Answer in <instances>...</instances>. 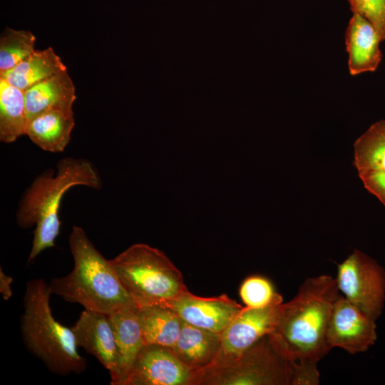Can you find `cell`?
Returning a JSON list of instances; mask_svg holds the SVG:
<instances>
[{
	"label": "cell",
	"mask_w": 385,
	"mask_h": 385,
	"mask_svg": "<svg viewBox=\"0 0 385 385\" xmlns=\"http://www.w3.org/2000/svg\"><path fill=\"white\" fill-rule=\"evenodd\" d=\"M339 295L336 279L322 274L305 279L296 296L280 304L269 336L284 357L317 363L329 351L327 329Z\"/></svg>",
	"instance_id": "6da1fadb"
},
{
	"label": "cell",
	"mask_w": 385,
	"mask_h": 385,
	"mask_svg": "<svg viewBox=\"0 0 385 385\" xmlns=\"http://www.w3.org/2000/svg\"><path fill=\"white\" fill-rule=\"evenodd\" d=\"M57 172L46 170L38 175L23 195L16 212V222L23 229L36 225L28 262L42 251L55 246L61 222L58 210L66 192L76 185L99 190L101 179L88 160L64 158L57 164Z\"/></svg>",
	"instance_id": "7a4b0ae2"
},
{
	"label": "cell",
	"mask_w": 385,
	"mask_h": 385,
	"mask_svg": "<svg viewBox=\"0 0 385 385\" xmlns=\"http://www.w3.org/2000/svg\"><path fill=\"white\" fill-rule=\"evenodd\" d=\"M69 246L73 268L67 275L51 281L52 294L105 314L135 307L109 260L96 250L81 227H73Z\"/></svg>",
	"instance_id": "3957f363"
},
{
	"label": "cell",
	"mask_w": 385,
	"mask_h": 385,
	"mask_svg": "<svg viewBox=\"0 0 385 385\" xmlns=\"http://www.w3.org/2000/svg\"><path fill=\"white\" fill-rule=\"evenodd\" d=\"M51 294L44 279L27 282L20 326L24 344L51 372L60 376L81 374L86 368V361L78 351L71 328L53 317L50 307Z\"/></svg>",
	"instance_id": "277c9868"
},
{
	"label": "cell",
	"mask_w": 385,
	"mask_h": 385,
	"mask_svg": "<svg viewBox=\"0 0 385 385\" xmlns=\"http://www.w3.org/2000/svg\"><path fill=\"white\" fill-rule=\"evenodd\" d=\"M109 262L136 307L166 306L188 290L165 254L146 244H134Z\"/></svg>",
	"instance_id": "5b68a950"
},
{
	"label": "cell",
	"mask_w": 385,
	"mask_h": 385,
	"mask_svg": "<svg viewBox=\"0 0 385 385\" xmlns=\"http://www.w3.org/2000/svg\"><path fill=\"white\" fill-rule=\"evenodd\" d=\"M294 362L267 335L240 355L217 359L194 372L190 385H292Z\"/></svg>",
	"instance_id": "8992f818"
},
{
	"label": "cell",
	"mask_w": 385,
	"mask_h": 385,
	"mask_svg": "<svg viewBox=\"0 0 385 385\" xmlns=\"http://www.w3.org/2000/svg\"><path fill=\"white\" fill-rule=\"evenodd\" d=\"M337 284L354 307L376 321L385 299V271L362 252H354L338 265Z\"/></svg>",
	"instance_id": "52a82bcc"
},
{
	"label": "cell",
	"mask_w": 385,
	"mask_h": 385,
	"mask_svg": "<svg viewBox=\"0 0 385 385\" xmlns=\"http://www.w3.org/2000/svg\"><path fill=\"white\" fill-rule=\"evenodd\" d=\"M327 339L330 349L339 347L351 354L364 352L376 339L375 321L339 294L332 308Z\"/></svg>",
	"instance_id": "ba28073f"
},
{
	"label": "cell",
	"mask_w": 385,
	"mask_h": 385,
	"mask_svg": "<svg viewBox=\"0 0 385 385\" xmlns=\"http://www.w3.org/2000/svg\"><path fill=\"white\" fill-rule=\"evenodd\" d=\"M280 295L262 308L244 307L221 333V348L217 359L235 357L272 332L280 304Z\"/></svg>",
	"instance_id": "9c48e42d"
},
{
	"label": "cell",
	"mask_w": 385,
	"mask_h": 385,
	"mask_svg": "<svg viewBox=\"0 0 385 385\" xmlns=\"http://www.w3.org/2000/svg\"><path fill=\"white\" fill-rule=\"evenodd\" d=\"M192 374L172 348L146 344L124 385H190Z\"/></svg>",
	"instance_id": "30bf717a"
},
{
	"label": "cell",
	"mask_w": 385,
	"mask_h": 385,
	"mask_svg": "<svg viewBox=\"0 0 385 385\" xmlns=\"http://www.w3.org/2000/svg\"><path fill=\"white\" fill-rule=\"evenodd\" d=\"M71 328L77 346L95 356L109 371L111 384L120 385L117 346L107 314L84 309Z\"/></svg>",
	"instance_id": "8fae6325"
},
{
	"label": "cell",
	"mask_w": 385,
	"mask_h": 385,
	"mask_svg": "<svg viewBox=\"0 0 385 385\" xmlns=\"http://www.w3.org/2000/svg\"><path fill=\"white\" fill-rule=\"evenodd\" d=\"M165 307L191 325L220 334L244 307L226 294L202 297L188 289Z\"/></svg>",
	"instance_id": "7c38bea8"
},
{
	"label": "cell",
	"mask_w": 385,
	"mask_h": 385,
	"mask_svg": "<svg viewBox=\"0 0 385 385\" xmlns=\"http://www.w3.org/2000/svg\"><path fill=\"white\" fill-rule=\"evenodd\" d=\"M381 41L374 26L364 16L353 12L345 34L348 68L351 76L377 69L382 58Z\"/></svg>",
	"instance_id": "4fadbf2b"
},
{
	"label": "cell",
	"mask_w": 385,
	"mask_h": 385,
	"mask_svg": "<svg viewBox=\"0 0 385 385\" xmlns=\"http://www.w3.org/2000/svg\"><path fill=\"white\" fill-rule=\"evenodd\" d=\"M182 321L179 336L172 349L194 373L207 368L216 360L221 348V334Z\"/></svg>",
	"instance_id": "5bb4252c"
},
{
	"label": "cell",
	"mask_w": 385,
	"mask_h": 385,
	"mask_svg": "<svg viewBox=\"0 0 385 385\" xmlns=\"http://www.w3.org/2000/svg\"><path fill=\"white\" fill-rule=\"evenodd\" d=\"M24 93L27 121L48 110L73 111L76 98L75 86L67 71L34 85Z\"/></svg>",
	"instance_id": "9a60e30c"
},
{
	"label": "cell",
	"mask_w": 385,
	"mask_h": 385,
	"mask_svg": "<svg viewBox=\"0 0 385 385\" xmlns=\"http://www.w3.org/2000/svg\"><path fill=\"white\" fill-rule=\"evenodd\" d=\"M107 316L117 346L120 385H124L145 342L136 307L120 309Z\"/></svg>",
	"instance_id": "2e32d148"
},
{
	"label": "cell",
	"mask_w": 385,
	"mask_h": 385,
	"mask_svg": "<svg viewBox=\"0 0 385 385\" xmlns=\"http://www.w3.org/2000/svg\"><path fill=\"white\" fill-rule=\"evenodd\" d=\"M74 125L73 111L48 110L27 121L25 135L42 150L60 153L69 143Z\"/></svg>",
	"instance_id": "e0dca14e"
},
{
	"label": "cell",
	"mask_w": 385,
	"mask_h": 385,
	"mask_svg": "<svg viewBox=\"0 0 385 385\" xmlns=\"http://www.w3.org/2000/svg\"><path fill=\"white\" fill-rule=\"evenodd\" d=\"M66 71V66L50 46L43 50L35 49L0 78L25 91L34 85Z\"/></svg>",
	"instance_id": "ac0fdd59"
},
{
	"label": "cell",
	"mask_w": 385,
	"mask_h": 385,
	"mask_svg": "<svg viewBox=\"0 0 385 385\" xmlns=\"http://www.w3.org/2000/svg\"><path fill=\"white\" fill-rule=\"evenodd\" d=\"M136 309L145 344L173 348L183 322L177 313L171 308L161 305L136 307Z\"/></svg>",
	"instance_id": "d6986e66"
},
{
	"label": "cell",
	"mask_w": 385,
	"mask_h": 385,
	"mask_svg": "<svg viewBox=\"0 0 385 385\" xmlns=\"http://www.w3.org/2000/svg\"><path fill=\"white\" fill-rule=\"evenodd\" d=\"M26 123L24 91L0 78V140L12 143L25 135Z\"/></svg>",
	"instance_id": "ffe728a7"
},
{
	"label": "cell",
	"mask_w": 385,
	"mask_h": 385,
	"mask_svg": "<svg viewBox=\"0 0 385 385\" xmlns=\"http://www.w3.org/2000/svg\"><path fill=\"white\" fill-rule=\"evenodd\" d=\"M354 165L358 172L385 171V120L373 123L354 144Z\"/></svg>",
	"instance_id": "44dd1931"
},
{
	"label": "cell",
	"mask_w": 385,
	"mask_h": 385,
	"mask_svg": "<svg viewBox=\"0 0 385 385\" xmlns=\"http://www.w3.org/2000/svg\"><path fill=\"white\" fill-rule=\"evenodd\" d=\"M35 42L31 31L6 27L0 36V76L31 54L35 50Z\"/></svg>",
	"instance_id": "7402d4cb"
},
{
	"label": "cell",
	"mask_w": 385,
	"mask_h": 385,
	"mask_svg": "<svg viewBox=\"0 0 385 385\" xmlns=\"http://www.w3.org/2000/svg\"><path fill=\"white\" fill-rule=\"evenodd\" d=\"M280 295L267 278L257 274L247 277L240 287V298L249 308L265 307Z\"/></svg>",
	"instance_id": "603a6c76"
},
{
	"label": "cell",
	"mask_w": 385,
	"mask_h": 385,
	"mask_svg": "<svg viewBox=\"0 0 385 385\" xmlns=\"http://www.w3.org/2000/svg\"><path fill=\"white\" fill-rule=\"evenodd\" d=\"M351 10L364 16L376 29L381 41L385 40V0H356Z\"/></svg>",
	"instance_id": "cb8c5ba5"
},
{
	"label": "cell",
	"mask_w": 385,
	"mask_h": 385,
	"mask_svg": "<svg viewBox=\"0 0 385 385\" xmlns=\"http://www.w3.org/2000/svg\"><path fill=\"white\" fill-rule=\"evenodd\" d=\"M319 381V373L317 363L312 361H295L292 385H317Z\"/></svg>",
	"instance_id": "d4e9b609"
},
{
	"label": "cell",
	"mask_w": 385,
	"mask_h": 385,
	"mask_svg": "<svg viewBox=\"0 0 385 385\" xmlns=\"http://www.w3.org/2000/svg\"><path fill=\"white\" fill-rule=\"evenodd\" d=\"M358 173L365 188L385 205V171L364 170Z\"/></svg>",
	"instance_id": "484cf974"
},
{
	"label": "cell",
	"mask_w": 385,
	"mask_h": 385,
	"mask_svg": "<svg viewBox=\"0 0 385 385\" xmlns=\"http://www.w3.org/2000/svg\"><path fill=\"white\" fill-rule=\"evenodd\" d=\"M13 282V278L9 275H6L2 268H0V292L2 298L7 301L12 296V290L11 284Z\"/></svg>",
	"instance_id": "4316f807"
},
{
	"label": "cell",
	"mask_w": 385,
	"mask_h": 385,
	"mask_svg": "<svg viewBox=\"0 0 385 385\" xmlns=\"http://www.w3.org/2000/svg\"><path fill=\"white\" fill-rule=\"evenodd\" d=\"M347 1L350 5V8H351L355 4L356 0H347Z\"/></svg>",
	"instance_id": "83f0119b"
}]
</instances>
